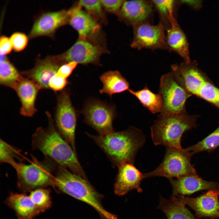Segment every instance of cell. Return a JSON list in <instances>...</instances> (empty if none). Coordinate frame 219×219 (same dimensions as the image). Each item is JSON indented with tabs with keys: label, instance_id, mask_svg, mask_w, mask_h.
<instances>
[{
	"label": "cell",
	"instance_id": "obj_1",
	"mask_svg": "<svg viewBox=\"0 0 219 219\" xmlns=\"http://www.w3.org/2000/svg\"><path fill=\"white\" fill-rule=\"evenodd\" d=\"M47 114L48 126L46 129L39 127L36 129L32 137L33 148L51 158L59 165L87 179L76 153L55 127L50 115L49 113Z\"/></svg>",
	"mask_w": 219,
	"mask_h": 219
},
{
	"label": "cell",
	"instance_id": "obj_2",
	"mask_svg": "<svg viewBox=\"0 0 219 219\" xmlns=\"http://www.w3.org/2000/svg\"><path fill=\"white\" fill-rule=\"evenodd\" d=\"M86 134L104 152L113 165L118 167L126 163L134 165L136 155L145 141L142 131L132 126L104 135Z\"/></svg>",
	"mask_w": 219,
	"mask_h": 219
},
{
	"label": "cell",
	"instance_id": "obj_3",
	"mask_svg": "<svg viewBox=\"0 0 219 219\" xmlns=\"http://www.w3.org/2000/svg\"><path fill=\"white\" fill-rule=\"evenodd\" d=\"M54 178V187L61 192L85 202L94 208L101 219H117L116 215L107 211L103 206V196L97 192L88 179L59 165Z\"/></svg>",
	"mask_w": 219,
	"mask_h": 219
},
{
	"label": "cell",
	"instance_id": "obj_4",
	"mask_svg": "<svg viewBox=\"0 0 219 219\" xmlns=\"http://www.w3.org/2000/svg\"><path fill=\"white\" fill-rule=\"evenodd\" d=\"M196 117L186 112L179 114L161 113L151 127L154 144L165 147L182 148L183 134L196 126Z\"/></svg>",
	"mask_w": 219,
	"mask_h": 219
},
{
	"label": "cell",
	"instance_id": "obj_5",
	"mask_svg": "<svg viewBox=\"0 0 219 219\" xmlns=\"http://www.w3.org/2000/svg\"><path fill=\"white\" fill-rule=\"evenodd\" d=\"M160 164L154 170L143 173L144 179L152 177H164L169 179L188 175H198L191 164L192 156L186 149L169 147Z\"/></svg>",
	"mask_w": 219,
	"mask_h": 219
},
{
	"label": "cell",
	"instance_id": "obj_6",
	"mask_svg": "<svg viewBox=\"0 0 219 219\" xmlns=\"http://www.w3.org/2000/svg\"><path fill=\"white\" fill-rule=\"evenodd\" d=\"M10 164L16 171L18 186L24 193L49 186L54 187V177L41 163L36 162L26 164L15 161Z\"/></svg>",
	"mask_w": 219,
	"mask_h": 219
},
{
	"label": "cell",
	"instance_id": "obj_7",
	"mask_svg": "<svg viewBox=\"0 0 219 219\" xmlns=\"http://www.w3.org/2000/svg\"><path fill=\"white\" fill-rule=\"evenodd\" d=\"M159 93L163 103L161 113L179 114L186 112V103L190 95L172 71L161 76Z\"/></svg>",
	"mask_w": 219,
	"mask_h": 219
},
{
	"label": "cell",
	"instance_id": "obj_8",
	"mask_svg": "<svg viewBox=\"0 0 219 219\" xmlns=\"http://www.w3.org/2000/svg\"><path fill=\"white\" fill-rule=\"evenodd\" d=\"M84 121L99 134L104 135L114 131L113 120L116 116L115 107L99 100L90 99L82 110Z\"/></svg>",
	"mask_w": 219,
	"mask_h": 219
},
{
	"label": "cell",
	"instance_id": "obj_9",
	"mask_svg": "<svg viewBox=\"0 0 219 219\" xmlns=\"http://www.w3.org/2000/svg\"><path fill=\"white\" fill-rule=\"evenodd\" d=\"M57 102L55 116L56 127L76 153L75 134L77 114L67 90L61 92L58 96Z\"/></svg>",
	"mask_w": 219,
	"mask_h": 219
},
{
	"label": "cell",
	"instance_id": "obj_10",
	"mask_svg": "<svg viewBox=\"0 0 219 219\" xmlns=\"http://www.w3.org/2000/svg\"><path fill=\"white\" fill-rule=\"evenodd\" d=\"M133 38L130 46L138 50L143 48L152 50H169L166 41L165 27L160 22L156 25L150 23L133 26Z\"/></svg>",
	"mask_w": 219,
	"mask_h": 219
},
{
	"label": "cell",
	"instance_id": "obj_11",
	"mask_svg": "<svg viewBox=\"0 0 219 219\" xmlns=\"http://www.w3.org/2000/svg\"><path fill=\"white\" fill-rule=\"evenodd\" d=\"M102 52L99 47L80 38L68 50L56 56L62 65L71 62L82 64H95L98 63Z\"/></svg>",
	"mask_w": 219,
	"mask_h": 219
},
{
	"label": "cell",
	"instance_id": "obj_12",
	"mask_svg": "<svg viewBox=\"0 0 219 219\" xmlns=\"http://www.w3.org/2000/svg\"><path fill=\"white\" fill-rule=\"evenodd\" d=\"M195 63L185 62L171 66V71L190 95L196 96L203 85L209 80Z\"/></svg>",
	"mask_w": 219,
	"mask_h": 219
},
{
	"label": "cell",
	"instance_id": "obj_13",
	"mask_svg": "<svg viewBox=\"0 0 219 219\" xmlns=\"http://www.w3.org/2000/svg\"><path fill=\"white\" fill-rule=\"evenodd\" d=\"M176 196L192 209L198 218H219V190H209L196 198Z\"/></svg>",
	"mask_w": 219,
	"mask_h": 219
},
{
	"label": "cell",
	"instance_id": "obj_14",
	"mask_svg": "<svg viewBox=\"0 0 219 219\" xmlns=\"http://www.w3.org/2000/svg\"><path fill=\"white\" fill-rule=\"evenodd\" d=\"M68 22V11L47 12L40 15L35 20L29 36L53 37L57 30Z\"/></svg>",
	"mask_w": 219,
	"mask_h": 219
},
{
	"label": "cell",
	"instance_id": "obj_15",
	"mask_svg": "<svg viewBox=\"0 0 219 219\" xmlns=\"http://www.w3.org/2000/svg\"><path fill=\"white\" fill-rule=\"evenodd\" d=\"M154 8L151 0L124 1L120 10V16L127 24L133 26L150 23Z\"/></svg>",
	"mask_w": 219,
	"mask_h": 219
},
{
	"label": "cell",
	"instance_id": "obj_16",
	"mask_svg": "<svg viewBox=\"0 0 219 219\" xmlns=\"http://www.w3.org/2000/svg\"><path fill=\"white\" fill-rule=\"evenodd\" d=\"M118 168L114 184L115 193L119 196H122L133 189L142 193L143 190L141 184L144 179L143 173L131 163L123 164Z\"/></svg>",
	"mask_w": 219,
	"mask_h": 219
},
{
	"label": "cell",
	"instance_id": "obj_17",
	"mask_svg": "<svg viewBox=\"0 0 219 219\" xmlns=\"http://www.w3.org/2000/svg\"><path fill=\"white\" fill-rule=\"evenodd\" d=\"M61 65L56 56H48L38 59L33 68L23 72L22 74L34 82L40 89H48L50 80Z\"/></svg>",
	"mask_w": 219,
	"mask_h": 219
},
{
	"label": "cell",
	"instance_id": "obj_18",
	"mask_svg": "<svg viewBox=\"0 0 219 219\" xmlns=\"http://www.w3.org/2000/svg\"><path fill=\"white\" fill-rule=\"evenodd\" d=\"M169 180L172 187V196H185L203 190H219L218 183L204 180L198 175L186 176Z\"/></svg>",
	"mask_w": 219,
	"mask_h": 219
},
{
	"label": "cell",
	"instance_id": "obj_19",
	"mask_svg": "<svg viewBox=\"0 0 219 219\" xmlns=\"http://www.w3.org/2000/svg\"><path fill=\"white\" fill-rule=\"evenodd\" d=\"M21 103L20 114L24 116H33L37 111L35 101L39 87L33 81L23 77L13 89Z\"/></svg>",
	"mask_w": 219,
	"mask_h": 219
},
{
	"label": "cell",
	"instance_id": "obj_20",
	"mask_svg": "<svg viewBox=\"0 0 219 219\" xmlns=\"http://www.w3.org/2000/svg\"><path fill=\"white\" fill-rule=\"evenodd\" d=\"M169 27L165 30L166 41L169 51L176 52L185 62H190L189 43L185 34L175 16L169 19Z\"/></svg>",
	"mask_w": 219,
	"mask_h": 219
},
{
	"label": "cell",
	"instance_id": "obj_21",
	"mask_svg": "<svg viewBox=\"0 0 219 219\" xmlns=\"http://www.w3.org/2000/svg\"><path fill=\"white\" fill-rule=\"evenodd\" d=\"M80 7H74L68 10V23L77 31L80 38L86 39L97 33L99 26L92 17Z\"/></svg>",
	"mask_w": 219,
	"mask_h": 219
},
{
	"label": "cell",
	"instance_id": "obj_22",
	"mask_svg": "<svg viewBox=\"0 0 219 219\" xmlns=\"http://www.w3.org/2000/svg\"><path fill=\"white\" fill-rule=\"evenodd\" d=\"M5 204L16 212L18 219H33L41 213L29 195L11 193Z\"/></svg>",
	"mask_w": 219,
	"mask_h": 219
},
{
	"label": "cell",
	"instance_id": "obj_23",
	"mask_svg": "<svg viewBox=\"0 0 219 219\" xmlns=\"http://www.w3.org/2000/svg\"><path fill=\"white\" fill-rule=\"evenodd\" d=\"M185 205L176 196L167 199L160 196L157 208L164 213L167 219H196Z\"/></svg>",
	"mask_w": 219,
	"mask_h": 219
},
{
	"label": "cell",
	"instance_id": "obj_24",
	"mask_svg": "<svg viewBox=\"0 0 219 219\" xmlns=\"http://www.w3.org/2000/svg\"><path fill=\"white\" fill-rule=\"evenodd\" d=\"M103 87L100 89L101 94L105 93L111 97L116 93L128 90L129 84L117 71H111L103 74L100 77Z\"/></svg>",
	"mask_w": 219,
	"mask_h": 219
},
{
	"label": "cell",
	"instance_id": "obj_25",
	"mask_svg": "<svg viewBox=\"0 0 219 219\" xmlns=\"http://www.w3.org/2000/svg\"><path fill=\"white\" fill-rule=\"evenodd\" d=\"M135 96L142 105L153 114L162 113L163 107L162 98L159 93L156 94L151 91L147 85L137 91L128 90Z\"/></svg>",
	"mask_w": 219,
	"mask_h": 219
},
{
	"label": "cell",
	"instance_id": "obj_26",
	"mask_svg": "<svg viewBox=\"0 0 219 219\" xmlns=\"http://www.w3.org/2000/svg\"><path fill=\"white\" fill-rule=\"evenodd\" d=\"M23 77L9 59L0 62L1 85L13 89Z\"/></svg>",
	"mask_w": 219,
	"mask_h": 219
},
{
	"label": "cell",
	"instance_id": "obj_27",
	"mask_svg": "<svg viewBox=\"0 0 219 219\" xmlns=\"http://www.w3.org/2000/svg\"><path fill=\"white\" fill-rule=\"evenodd\" d=\"M219 146V126L212 133L197 143L186 149L193 156L201 151H211Z\"/></svg>",
	"mask_w": 219,
	"mask_h": 219
},
{
	"label": "cell",
	"instance_id": "obj_28",
	"mask_svg": "<svg viewBox=\"0 0 219 219\" xmlns=\"http://www.w3.org/2000/svg\"><path fill=\"white\" fill-rule=\"evenodd\" d=\"M161 19L160 22L164 26L165 29L169 26V20L174 16V8L176 2L173 0H151Z\"/></svg>",
	"mask_w": 219,
	"mask_h": 219
},
{
	"label": "cell",
	"instance_id": "obj_29",
	"mask_svg": "<svg viewBox=\"0 0 219 219\" xmlns=\"http://www.w3.org/2000/svg\"><path fill=\"white\" fill-rule=\"evenodd\" d=\"M50 191L44 188L36 189L30 192L29 196L41 213L44 212L51 206Z\"/></svg>",
	"mask_w": 219,
	"mask_h": 219
},
{
	"label": "cell",
	"instance_id": "obj_30",
	"mask_svg": "<svg viewBox=\"0 0 219 219\" xmlns=\"http://www.w3.org/2000/svg\"><path fill=\"white\" fill-rule=\"evenodd\" d=\"M196 96L216 106H219V89L215 87L209 81L202 87Z\"/></svg>",
	"mask_w": 219,
	"mask_h": 219
},
{
	"label": "cell",
	"instance_id": "obj_31",
	"mask_svg": "<svg viewBox=\"0 0 219 219\" xmlns=\"http://www.w3.org/2000/svg\"><path fill=\"white\" fill-rule=\"evenodd\" d=\"M19 151L6 142L0 140V161L1 162L10 164L15 161V159H19Z\"/></svg>",
	"mask_w": 219,
	"mask_h": 219
},
{
	"label": "cell",
	"instance_id": "obj_32",
	"mask_svg": "<svg viewBox=\"0 0 219 219\" xmlns=\"http://www.w3.org/2000/svg\"><path fill=\"white\" fill-rule=\"evenodd\" d=\"M9 39L12 49L17 52L23 50L27 45L28 40L25 34L19 32L13 33Z\"/></svg>",
	"mask_w": 219,
	"mask_h": 219
},
{
	"label": "cell",
	"instance_id": "obj_33",
	"mask_svg": "<svg viewBox=\"0 0 219 219\" xmlns=\"http://www.w3.org/2000/svg\"><path fill=\"white\" fill-rule=\"evenodd\" d=\"M78 5L84 7L88 12L100 16L103 12L100 0H80Z\"/></svg>",
	"mask_w": 219,
	"mask_h": 219
},
{
	"label": "cell",
	"instance_id": "obj_34",
	"mask_svg": "<svg viewBox=\"0 0 219 219\" xmlns=\"http://www.w3.org/2000/svg\"><path fill=\"white\" fill-rule=\"evenodd\" d=\"M68 83L66 79L58 76L56 74L50 80L49 86V88L53 90L58 91L63 89Z\"/></svg>",
	"mask_w": 219,
	"mask_h": 219
},
{
	"label": "cell",
	"instance_id": "obj_35",
	"mask_svg": "<svg viewBox=\"0 0 219 219\" xmlns=\"http://www.w3.org/2000/svg\"><path fill=\"white\" fill-rule=\"evenodd\" d=\"M124 1L100 0L102 5L105 10L110 12H115L120 10Z\"/></svg>",
	"mask_w": 219,
	"mask_h": 219
},
{
	"label": "cell",
	"instance_id": "obj_36",
	"mask_svg": "<svg viewBox=\"0 0 219 219\" xmlns=\"http://www.w3.org/2000/svg\"><path fill=\"white\" fill-rule=\"evenodd\" d=\"M78 64L75 62H71L63 64L59 68L56 75L67 79L71 75Z\"/></svg>",
	"mask_w": 219,
	"mask_h": 219
},
{
	"label": "cell",
	"instance_id": "obj_37",
	"mask_svg": "<svg viewBox=\"0 0 219 219\" xmlns=\"http://www.w3.org/2000/svg\"><path fill=\"white\" fill-rule=\"evenodd\" d=\"M12 49L10 39L5 36H2L0 38V54L6 55L9 54Z\"/></svg>",
	"mask_w": 219,
	"mask_h": 219
},
{
	"label": "cell",
	"instance_id": "obj_38",
	"mask_svg": "<svg viewBox=\"0 0 219 219\" xmlns=\"http://www.w3.org/2000/svg\"><path fill=\"white\" fill-rule=\"evenodd\" d=\"M179 3L186 4L195 10L199 9L202 6V1L200 0H180Z\"/></svg>",
	"mask_w": 219,
	"mask_h": 219
},
{
	"label": "cell",
	"instance_id": "obj_39",
	"mask_svg": "<svg viewBox=\"0 0 219 219\" xmlns=\"http://www.w3.org/2000/svg\"><path fill=\"white\" fill-rule=\"evenodd\" d=\"M216 106L217 107V108H218L219 109V106Z\"/></svg>",
	"mask_w": 219,
	"mask_h": 219
}]
</instances>
